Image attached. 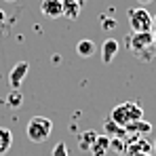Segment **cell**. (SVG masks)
I'll use <instances>...</instances> for the list:
<instances>
[{"mask_svg":"<svg viewBox=\"0 0 156 156\" xmlns=\"http://www.w3.org/2000/svg\"><path fill=\"white\" fill-rule=\"evenodd\" d=\"M53 133V120L47 116H32L27 120L26 135L32 144H44Z\"/></svg>","mask_w":156,"mask_h":156,"instance_id":"7a4b0ae2","label":"cell"},{"mask_svg":"<svg viewBox=\"0 0 156 156\" xmlns=\"http://www.w3.org/2000/svg\"><path fill=\"white\" fill-rule=\"evenodd\" d=\"M104 129H105V135H108V137H110V135H114V137H118V139H125V137H127L125 129H122V127H118V125H116V122H114L110 116L105 118ZM110 139H112V137H110Z\"/></svg>","mask_w":156,"mask_h":156,"instance_id":"7c38bea8","label":"cell"},{"mask_svg":"<svg viewBox=\"0 0 156 156\" xmlns=\"http://www.w3.org/2000/svg\"><path fill=\"white\" fill-rule=\"evenodd\" d=\"M139 4H148V2H152V0H137Z\"/></svg>","mask_w":156,"mask_h":156,"instance_id":"7402d4cb","label":"cell"},{"mask_svg":"<svg viewBox=\"0 0 156 156\" xmlns=\"http://www.w3.org/2000/svg\"><path fill=\"white\" fill-rule=\"evenodd\" d=\"M4 2H15V0H4Z\"/></svg>","mask_w":156,"mask_h":156,"instance_id":"d4e9b609","label":"cell"},{"mask_svg":"<svg viewBox=\"0 0 156 156\" xmlns=\"http://www.w3.org/2000/svg\"><path fill=\"white\" fill-rule=\"evenodd\" d=\"M27 72H30V63H27V61L15 63L13 70L9 72V87H11V89H19L21 82H23V78L27 76Z\"/></svg>","mask_w":156,"mask_h":156,"instance_id":"5b68a950","label":"cell"},{"mask_svg":"<svg viewBox=\"0 0 156 156\" xmlns=\"http://www.w3.org/2000/svg\"><path fill=\"white\" fill-rule=\"evenodd\" d=\"M4 104L11 105V108H15V110L21 108V105H23V93H21L19 89H11L9 95L4 97Z\"/></svg>","mask_w":156,"mask_h":156,"instance_id":"5bb4252c","label":"cell"},{"mask_svg":"<svg viewBox=\"0 0 156 156\" xmlns=\"http://www.w3.org/2000/svg\"><path fill=\"white\" fill-rule=\"evenodd\" d=\"M127 49L137 59L150 61L156 55V49L152 44V32H133L131 36H127Z\"/></svg>","mask_w":156,"mask_h":156,"instance_id":"6da1fadb","label":"cell"},{"mask_svg":"<svg viewBox=\"0 0 156 156\" xmlns=\"http://www.w3.org/2000/svg\"><path fill=\"white\" fill-rule=\"evenodd\" d=\"M152 30H156V15L152 17Z\"/></svg>","mask_w":156,"mask_h":156,"instance_id":"44dd1931","label":"cell"},{"mask_svg":"<svg viewBox=\"0 0 156 156\" xmlns=\"http://www.w3.org/2000/svg\"><path fill=\"white\" fill-rule=\"evenodd\" d=\"M97 51V47H95V42L91 40V38H82V40H78L76 44V55L78 57H82V59H89V57H93Z\"/></svg>","mask_w":156,"mask_h":156,"instance_id":"8fae6325","label":"cell"},{"mask_svg":"<svg viewBox=\"0 0 156 156\" xmlns=\"http://www.w3.org/2000/svg\"><path fill=\"white\" fill-rule=\"evenodd\" d=\"M118 156H127V154H118Z\"/></svg>","mask_w":156,"mask_h":156,"instance_id":"484cf974","label":"cell"},{"mask_svg":"<svg viewBox=\"0 0 156 156\" xmlns=\"http://www.w3.org/2000/svg\"><path fill=\"white\" fill-rule=\"evenodd\" d=\"M137 156H156L154 152H144V154H137Z\"/></svg>","mask_w":156,"mask_h":156,"instance_id":"ffe728a7","label":"cell"},{"mask_svg":"<svg viewBox=\"0 0 156 156\" xmlns=\"http://www.w3.org/2000/svg\"><path fill=\"white\" fill-rule=\"evenodd\" d=\"M78 2H80V4H84V2H87V0H78Z\"/></svg>","mask_w":156,"mask_h":156,"instance_id":"cb8c5ba5","label":"cell"},{"mask_svg":"<svg viewBox=\"0 0 156 156\" xmlns=\"http://www.w3.org/2000/svg\"><path fill=\"white\" fill-rule=\"evenodd\" d=\"M80 9H82V4L78 0H61V17H66L70 21L72 19H78Z\"/></svg>","mask_w":156,"mask_h":156,"instance_id":"ba28073f","label":"cell"},{"mask_svg":"<svg viewBox=\"0 0 156 156\" xmlns=\"http://www.w3.org/2000/svg\"><path fill=\"white\" fill-rule=\"evenodd\" d=\"M40 11H42V15L49 17V19L61 17V0H42V2H40Z\"/></svg>","mask_w":156,"mask_h":156,"instance_id":"9c48e42d","label":"cell"},{"mask_svg":"<svg viewBox=\"0 0 156 156\" xmlns=\"http://www.w3.org/2000/svg\"><path fill=\"white\" fill-rule=\"evenodd\" d=\"M152 152H154V154H156V141H154V144H152Z\"/></svg>","mask_w":156,"mask_h":156,"instance_id":"603a6c76","label":"cell"},{"mask_svg":"<svg viewBox=\"0 0 156 156\" xmlns=\"http://www.w3.org/2000/svg\"><path fill=\"white\" fill-rule=\"evenodd\" d=\"M110 118H112L118 127L125 129L129 122H135V120H141V118H144V110H141V105L135 104V101H125V104L116 105V108L112 110Z\"/></svg>","mask_w":156,"mask_h":156,"instance_id":"3957f363","label":"cell"},{"mask_svg":"<svg viewBox=\"0 0 156 156\" xmlns=\"http://www.w3.org/2000/svg\"><path fill=\"white\" fill-rule=\"evenodd\" d=\"M4 21H6V13H4V11H2V9H0V26H2V23H4Z\"/></svg>","mask_w":156,"mask_h":156,"instance_id":"ac0fdd59","label":"cell"},{"mask_svg":"<svg viewBox=\"0 0 156 156\" xmlns=\"http://www.w3.org/2000/svg\"><path fill=\"white\" fill-rule=\"evenodd\" d=\"M13 146V133L6 129V127H0V156L6 154Z\"/></svg>","mask_w":156,"mask_h":156,"instance_id":"4fadbf2b","label":"cell"},{"mask_svg":"<svg viewBox=\"0 0 156 156\" xmlns=\"http://www.w3.org/2000/svg\"><path fill=\"white\" fill-rule=\"evenodd\" d=\"M150 131H152V125L146 122L144 118H141V120H135V122H129V125L125 127L127 137H144V135H148Z\"/></svg>","mask_w":156,"mask_h":156,"instance_id":"52a82bcc","label":"cell"},{"mask_svg":"<svg viewBox=\"0 0 156 156\" xmlns=\"http://www.w3.org/2000/svg\"><path fill=\"white\" fill-rule=\"evenodd\" d=\"M127 15H129V26L133 32H152V15L144 6L131 9Z\"/></svg>","mask_w":156,"mask_h":156,"instance_id":"277c9868","label":"cell"},{"mask_svg":"<svg viewBox=\"0 0 156 156\" xmlns=\"http://www.w3.org/2000/svg\"><path fill=\"white\" fill-rule=\"evenodd\" d=\"M51 156H68V146H66L63 141L55 144V148H53V154H51Z\"/></svg>","mask_w":156,"mask_h":156,"instance_id":"e0dca14e","label":"cell"},{"mask_svg":"<svg viewBox=\"0 0 156 156\" xmlns=\"http://www.w3.org/2000/svg\"><path fill=\"white\" fill-rule=\"evenodd\" d=\"M91 154L93 156H105V152L110 150V137L108 135H97L91 144Z\"/></svg>","mask_w":156,"mask_h":156,"instance_id":"30bf717a","label":"cell"},{"mask_svg":"<svg viewBox=\"0 0 156 156\" xmlns=\"http://www.w3.org/2000/svg\"><path fill=\"white\" fill-rule=\"evenodd\" d=\"M152 44H154V49H156V30L152 32Z\"/></svg>","mask_w":156,"mask_h":156,"instance_id":"d6986e66","label":"cell"},{"mask_svg":"<svg viewBox=\"0 0 156 156\" xmlns=\"http://www.w3.org/2000/svg\"><path fill=\"white\" fill-rule=\"evenodd\" d=\"M78 137H80V146H82V150H89L91 144H93V139L97 137V133H95V131H82Z\"/></svg>","mask_w":156,"mask_h":156,"instance_id":"9a60e30c","label":"cell"},{"mask_svg":"<svg viewBox=\"0 0 156 156\" xmlns=\"http://www.w3.org/2000/svg\"><path fill=\"white\" fill-rule=\"evenodd\" d=\"M116 26H118V21H116L114 17H101V30L110 32V30H114Z\"/></svg>","mask_w":156,"mask_h":156,"instance_id":"2e32d148","label":"cell"},{"mask_svg":"<svg viewBox=\"0 0 156 156\" xmlns=\"http://www.w3.org/2000/svg\"><path fill=\"white\" fill-rule=\"evenodd\" d=\"M118 49H120L118 40L105 38L104 44H101V61H104V63H112V61L116 59V55H118Z\"/></svg>","mask_w":156,"mask_h":156,"instance_id":"8992f818","label":"cell"}]
</instances>
